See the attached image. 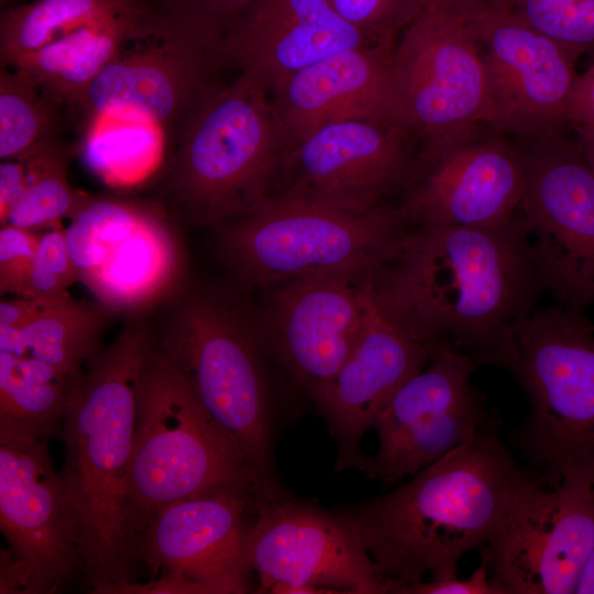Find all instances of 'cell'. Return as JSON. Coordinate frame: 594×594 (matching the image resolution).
Listing matches in <instances>:
<instances>
[{"label": "cell", "mask_w": 594, "mask_h": 594, "mask_svg": "<svg viewBox=\"0 0 594 594\" xmlns=\"http://www.w3.org/2000/svg\"><path fill=\"white\" fill-rule=\"evenodd\" d=\"M381 312L429 350L503 367L544 290L519 213L494 227L404 226L369 273Z\"/></svg>", "instance_id": "cell-1"}, {"label": "cell", "mask_w": 594, "mask_h": 594, "mask_svg": "<svg viewBox=\"0 0 594 594\" xmlns=\"http://www.w3.org/2000/svg\"><path fill=\"white\" fill-rule=\"evenodd\" d=\"M495 426L477 431L392 492L343 509L387 594L427 575H457L460 559L481 550L499 527L532 474L517 464Z\"/></svg>", "instance_id": "cell-2"}, {"label": "cell", "mask_w": 594, "mask_h": 594, "mask_svg": "<svg viewBox=\"0 0 594 594\" xmlns=\"http://www.w3.org/2000/svg\"><path fill=\"white\" fill-rule=\"evenodd\" d=\"M150 345L147 316H124L113 340L68 386L59 473L80 518L84 580L92 593L132 581L128 485L138 383Z\"/></svg>", "instance_id": "cell-3"}, {"label": "cell", "mask_w": 594, "mask_h": 594, "mask_svg": "<svg viewBox=\"0 0 594 594\" xmlns=\"http://www.w3.org/2000/svg\"><path fill=\"white\" fill-rule=\"evenodd\" d=\"M287 146L268 89L239 73L168 144L146 197L182 229L219 228L271 196Z\"/></svg>", "instance_id": "cell-4"}, {"label": "cell", "mask_w": 594, "mask_h": 594, "mask_svg": "<svg viewBox=\"0 0 594 594\" xmlns=\"http://www.w3.org/2000/svg\"><path fill=\"white\" fill-rule=\"evenodd\" d=\"M153 344L234 439L271 499L287 496L273 455L274 413L260 326L232 294L189 278L147 315Z\"/></svg>", "instance_id": "cell-5"}, {"label": "cell", "mask_w": 594, "mask_h": 594, "mask_svg": "<svg viewBox=\"0 0 594 594\" xmlns=\"http://www.w3.org/2000/svg\"><path fill=\"white\" fill-rule=\"evenodd\" d=\"M223 488L272 501L238 443L151 338L138 383L128 485L130 547L134 534L161 508Z\"/></svg>", "instance_id": "cell-6"}, {"label": "cell", "mask_w": 594, "mask_h": 594, "mask_svg": "<svg viewBox=\"0 0 594 594\" xmlns=\"http://www.w3.org/2000/svg\"><path fill=\"white\" fill-rule=\"evenodd\" d=\"M503 367L529 400L514 446L549 485H594V326L584 311L537 307Z\"/></svg>", "instance_id": "cell-7"}, {"label": "cell", "mask_w": 594, "mask_h": 594, "mask_svg": "<svg viewBox=\"0 0 594 594\" xmlns=\"http://www.w3.org/2000/svg\"><path fill=\"white\" fill-rule=\"evenodd\" d=\"M405 224L394 207L348 211L271 196L220 230V254L248 289L369 273Z\"/></svg>", "instance_id": "cell-8"}, {"label": "cell", "mask_w": 594, "mask_h": 594, "mask_svg": "<svg viewBox=\"0 0 594 594\" xmlns=\"http://www.w3.org/2000/svg\"><path fill=\"white\" fill-rule=\"evenodd\" d=\"M224 37L165 11L150 13L91 80L80 109L157 127L168 144L224 82Z\"/></svg>", "instance_id": "cell-9"}, {"label": "cell", "mask_w": 594, "mask_h": 594, "mask_svg": "<svg viewBox=\"0 0 594 594\" xmlns=\"http://www.w3.org/2000/svg\"><path fill=\"white\" fill-rule=\"evenodd\" d=\"M68 219L79 280L123 317L148 315L189 278L182 228L147 197L81 191Z\"/></svg>", "instance_id": "cell-10"}, {"label": "cell", "mask_w": 594, "mask_h": 594, "mask_svg": "<svg viewBox=\"0 0 594 594\" xmlns=\"http://www.w3.org/2000/svg\"><path fill=\"white\" fill-rule=\"evenodd\" d=\"M265 499L223 488L169 504L134 534L131 564L143 561L164 574L125 593L243 594L256 591L248 556L251 525Z\"/></svg>", "instance_id": "cell-11"}, {"label": "cell", "mask_w": 594, "mask_h": 594, "mask_svg": "<svg viewBox=\"0 0 594 594\" xmlns=\"http://www.w3.org/2000/svg\"><path fill=\"white\" fill-rule=\"evenodd\" d=\"M481 44L461 8L426 6L402 32L392 73L402 119L420 145L494 123Z\"/></svg>", "instance_id": "cell-12"}, {"label": "cell", "mask_w": 594, "mask_h": 594, "mask_svg": "<svg viewBox=\"0 0 594 594\" xmlns=\"http://www.w3.org/2000/svg\"><path fill=\"white\" fill-rule=\"evenodd\" d=\"M419 147L399 120H337L286 147L271 196L367 211L404 188Z\"/></svg>", "instance_id": "cell-13"}, {"label": "cell", "mask_w": 594, "mask_h": 594, "mask_svg": "<svg viewBox=\"0 0 594 594\" xmlns=\"http://www.w3.org/2000/svg\"><path fill=\"white\" fill-rule=\"evenodd\" d=\"M248 556L255 593L387 594L362 537L344 510L282 498L262 502Z\"/></svg>", "instance_id": "cell-14"}, {"label": "cell", "mask_w": 594, "mask_h": 594, "mask_svg": "<svg viewBox=\"0 0 594 594\" xmlns=\"http://www.w3.org/2000/svg\"><path fill=\"white\" fill-rule=\"evenodd\" d=\"M490 123L421 144L394 207L406 226L494 227L520 213L525 150Z\"/></svg>", "instance_id": "cell-15"}, {"label": "cell", "mask_w": 594, "mask_h": 594, "mask_svg": "<svg viewBox=\"0 0 594 594\" xmlns=\"http://www.w3.org/2000/svg\"><path fill=\"white\" fill-rule=\"evenodd\" d=\"M594 547V485L529 476L480 550L498 594H570Z\"/></svg>", "instance_id": "cell-16"}, {"label": "cell", "mask_w": 594, "mask_h": 594, "mask_svg": "<svg viewBox=\"0 0 594 594\" xmlns=\"http://www.w3.org/2000/svg\"><path fill=\"white\" fill-rule=\"evenodd\" d=\"M47 440L0 419V526L24 594L55 593L82 571L80 518Z\"/></svg>", "instance_id": "cell-17"}, {"label": "cell", "mask_w": 594, "mask_h": 594, "mask_svg": "<svg viewBox=\"0 0 594 594\" xmlns=\"http://www.w3.org/2000/svg\"><path fill=\"white\" fill-rule=\"evenodd\" d=\"M520 215L544 290L568 308L594 302V170L556 135L525 148Z\"/></svg>", "instance_id": "cell-18"}, {"label": "cell", "mask_w": 594, "mask_h": 594, "mask_svg": "<svg viewBox=\"0 0 594 594\" xmlns=\"http://www.w3.org/2000/svg\"><path fill=\"white\" fill-rule=\"evenodd\" d=\"M475 369L469 356L442 350L395 392L374 427L378 448L363 470L370 479L392 484L413 476L497 425L471 383Z\"/></svg>", "instance_id": "cell-19"}, {"label": "cell", "mask_w": 594, "mask_h": 594, "mask_svg": "<svg viewBox=\"0 0 594 594\" xmlns=\"http://www.w3.org/2000/svg\"><path fill=\"white\" fill-rule=\"evenodd\" d=\"M461 8L484 48L493 125L529 140L556 135L578 78L579 58L503 8Z\"/></svg>", "instance_id": "cell-20"}, {"label": "cell", "mask_w": 594, "mask_h": 594, "mask_svg": "<svg viewBox=\"0 0 594 594\" xmlns=\"http://www.w3.org/2000/svg\"><path fill=\"white\" fill-rule=\"evenodd\" d=\"M369 273L295 279L273 292L264 326L271 350L315 402L332 382L360 334Z\"/></svg>", "instance_id": "cell-21"}, {"label": "cell", "mask_w": 594, "mask_h": 594, "mask_svg": "<svg viewBox=\"0 0 594 594\" xmlns=\"http://www.w3.org/2000/svg\"><path fill=\"white\" fill-rule=\"evenodd\" d=\"M431 359L427 348L405 336L378 309L367 276L360 334L348 359L314 402L337 444L336 471L364 470L360 444L374 429L395 392Z\"/></svg>", "instance_id": "cell-22"}, {"label": "cell", "mask_w": 594, "mask_h": 594, "mask_svg": "<svg viewBox=\"0 0 594 594\" xmlns=\"http://www.w3.org/2000/svg\"><path fill=\"white\" fill-rule=\"evenodd\" d=\"M370 44L380 43L341 18L327 0H254L224 36L229 66L270 92L330 54Z\"/></svg>", "instance_id": "cell-23"}, {"label": "cell", "mask_w": 594, "mask_h": 594, "mask_svg": "<svg viewBox=\"0 0 594 594\" xmlns=\"http://www.w3.org/2000/svg\"><path fill=\"white\" fill-rule=\"evenodd\" d=\"M393 50L370 44L336 52L296 72L271 91L288 146L327 123L346 118L404 122L393 80Z\"/></svg>", "instance_id": "cell-24"}, {"label": "cell", "mask_w": 594, "mask_h": 594, "mask_svg": "<svg viewBox=\"0 0 594 594\" xmlns=\"http://www.w3.org/2000/svg\"><path fill=\"white\" fill-rule=\"evenodd\" d=\"M145 4L94 21L12 68L62 107L80 108L87 87L150 15Z\"/></svg>", "instance_id": "cell-25"}, {"label": "cell", "mask_w": 594, "mask_h": 594, "mask_svg": "<svg viewBox=\"0 0 594 594\" xmlns=\"http://www.w3.org/2000/svg\"><path fill=\"white\" fill-rule=\"evenodd\" d=\"M119 316L96 298L77 299L69 294L48 299L23 329L26 355L73 377L105 346L103 337Z\"/></svg>", "instance_id": "cell-26"}, {"label": "cell", "mask_w": 594, "mask_h": 594, "mask_svg": "<svg viewBox=\"0 0 594 594\" xmlns=\"http://www.w3.org/2000/svg\"><path fill=\"white\" fill-rule=\"evenodd\" d=\"M141 0H31L8 8L0 22L1 66L24 57L103 18L136 8Z\"/></svg>", "instance_id": "cell-27"}, {"label": "cell", "mask_w": 594, "mask_h": 594, "mask_svg": "<svg viewBox=\"0 0 594 594\" xmlns=\"http://www.w3.org/2000/svg\"><path fill=\"white\" fill-rule=\"evenodd\" d=\"M26 166V187L13 202L1 226L42 232L61 227L76 209L81 191L67 178V153L53 141L22 157Z\"/></svg>", "instance_id": "cell-28"}, {"label": "cell", "mask_w": 594, "mask_h": 594, "mask_svg": "<svg viewBox=\"0 0 594 594\" xmlns=\"http://www.w3.org/2000/svg\"><path fill=\"white\" fill-rule=\"evenodd\" d=\"M48 98L21 73L2 67L0 72V157L22 158L55 141L58 110Z\"/></svg>", "instance_id": "cell-29"}, {"label": "cell", "mask_w": 594, "mask_h": 594, "mask_svg": "<svg viewBox=\"0 0 594 594\" xmlns=\"http://www.w3.org/2000/svg\"><path fill=\"white\" fill-rule=\"evenodd\" d=\"M70 378L44 384L29 382L16 372L15 355L0 352V419L23 425L50 439L61 431Z\"/></svg>", "instance_id": "cell-30"}, {"label": "cell", "mask_w": 594, "mask_h": 594, "mask_svg": "<svg viewBox=\"0 0 594 594\" xmlns=\"http://www.w3.org/2000/svg\"><path fill=\"white\" fill-rule=\"evenodd\" d=\"M501 8L578 57L594 55V0H505Z\"/></svg>", "instance_id": "cell-31"}, {"label": "cell", "mask_w": 594, "mask_h": 594, "mask_svg": "<svg viewBox=\"0 0 594 594\" xmlns=\"http://www.w3.org/2000/svg\"><path fill=\"white\" fill-rule=\"evenodd\" d=\"M334 11L380 44L395 47L402 32L421 13L420 0H327Z\"/></svg>", "instance_id": "cell-32"}, {"label": "cell", "mask_w": 594, "mask_h": 594, "mask_svg": "<svg viewBox=\"0 0 594 594\" xmlns=\"http://www.w3.org/2000/svg\"><path fill=\"white\" fill-rule=\"evenodd\" d=\"M77 280L79 274L68 250L65 229L61 226L40 232L35 263L24 297H63L69 295L68 288Z\"/></svg>", "instance_id": "cell-33"}, {"label": "cell", "mask_w": 594, "mask_h": 594, "mask_svg": "<svg viewBox=\"0 0 594 594\" xmlns=\"http://www.w3.org/2000/svg\"><path fill=\"white\" fill-rule=\"evenodd\" d=\"M40 232L3 224L0 229V293L24 297L34 267Z\"/></svg>", "instance_id": "cell-34"}, {"label": "cell", "mask_w": 594, "mask_h": 594, "mask_svg": "<svg viewBox=\"0 0 594 594\" xmlns=\"http://www.w3.org/2000/svg\"><path fill=\"white\" fill-rule=\"evenodd\" d=\"M254 0H165V12L223 37Z\"/></svg>", "instance_id": "cell-35"}, {"label": "cell", "mask_w": 594, "mask_h": 594, "mask_svg": "<svg viewBox=\"0 0 594 594\" xmlns=\"http://www.w3.org/2000/svg\"><path fill=\"white\" fill-rule=\"evenodd\" d=\"M398 594H498L491 582L484 562L466 579L457 575L446 579L421 581L405 586Z\"/></svg>", "instance_id": "cell-36"}, {"label": "cell", "mask_w": 594, "mask_h": 594, "mask_svg": "<svg viewBox=\"0 0 594 594\" xmlns=\"http://www.w3.org/2000/svg\"><path fill=\"white\" fill-rule=\"evenodd\" d=\"M564 122L574 129L594 130V64L578 75L565 105Z\"/></svg>", "instance_id": "cell-37"}, {"label": "cell", "mask_w": 594, "mask_h": 594, "mask_svg": "<svg viewBox=\"0 0 594 594\" xmlns=\"http://www.w3.org/2000/svg\"><path fill=\"white\" fill-rule=\"evenodd\" d=\"M26 187V166L22 158L1 161L0 220Z\"/></svg>", "instance_id": "cell-38"}, {"label": "cell", "mask_w": 594, "mask_h": 594, "mask_svg": "<svg viewBox=\"0 0 594 594\" xmlns=\"http://www.w3.org/2000/svg\"><path fill=\"white\" fill-rule=\"evenodd\" d=\"M47 300L28 297L2 299L0 302V327L25 329L40 315Z\"/></svg>", "instance_id": "cell-39"}, {"label": "cell", "mask_w": 594, "mask_h": 594, "mask_svg": "<svg viewBox=\"0 0 594 594\" xmlns=\"http://www.w3.org/2000/svg\"><path fill=\"white\" fill-rule=\"evenodd\" d=\"M574 593L594 594V547L583 565Z\"/></svg>", "instance_id": "cell-40"}, {"label": "cell", "mask_w": 594, "mask_h": 594, "mask_svg": "<svg viewBox=\"0 0 594 594\" xmlns=\"http://www.w3.org/2000/svg\"><path fill=\"white\" fill-rule=\"evenodd\" d=\"M575 131L579 141L578 148L594 170V130L576 128Z\"/></svg>", "instance_id": "cell-41"}, {"label": "cell", "mask_w": 594, "mask_h": 594, "mask_svg": "<svg viewBox=\"0 0 594 594\" xmlns=\"http://www.w3.org/2000/svg\"><path fill=\"white\" fill-rule=\"evenodd\" d=\"M424 7L430 4L446 6V7H461L471 4H482L499 8L504 3V0H420Z\"/></svg>", "instance_id": "cell-42"}]
</instances>
